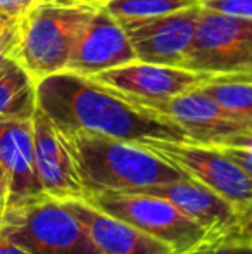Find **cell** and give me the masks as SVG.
<instances>
[{
  "mask_svg": "<svg viewBox=\"0 0 252 254\" xmlns=\"http://www.w3.org/2000/svg\"><path fill=\"white\" fill-rule=\"evenodd\" d=\"M37 106L62 135L92 133L130 142H190L171 120L88 76L61 71L37 81Z\"/></svg>",
  "mask_w": 252,
  "mask_h": 254,
  "instance_id": "1",
  "label": "cell"
},
{
  "mask_svg": "<svg viewBox=\"0 0 252 254\" xmlns=\"http://www.w3.org/2000/svg\"><path fill=\"white\" fill-rule=\"evenodd\" d=\"M85 185L90 192H145L187 177L140 142L92 133L62 135Z\"/></svg>",
  "mask_w": 252,
  "mask_h": 254,
  "instance_id": "2",
  "label": "cell"
},
{
  "mask_svg": "<svg viewBox=\"0 0 252 254\" xmlns=\"http://www.w3.org/2000/svg\"><path fill=\"white\" fill-rule=\"evenodd\" d=\"M99 5L42 0L19 19L14 59L35 80L66 71L78 37Z\"/></svg>",
  "mask_w": 252,
  "mask_h": 254,
  "instance_id": "3",
  "label": "cell"
},
{
  "mask_svg": "<svg viewBox=\"0 0 252 254\" xmlns=\"http://www.w3.org/2000/svg\"><path fill=\"white\" fill-rule=\"evenodd\" d=\"M0 239L35 254H102L85 225L50 197L7 209Z\"/></svg>",
  "mask_w": 252,
  "mask_h": 254,
  "instance_id": "4",
  "label": "cell"
},
{
  "mask_svg": "<svg viewBox=\"0 0 252 254\" xmlns=\"http://www.w3.org/2000/svg\"><path fill=\"white\" fill-rule=\"evenodd\" d=\"M85 199L168 244L176 254H190L212 242L207 230L182 213L173 202L159 195L149 192L105 190L90 192Z\"/></svg>",
  "mask_w": 252,
  "mask_h": 254,
  "instance_id": "5",
  "label": "cell"
},
{
  "mask_svg": "<svg viewBox=\"0 0 252 254\" xmlns=\"http://www.w3.org/2000/svg\"><path fill=\"white\" fill-rule=\"evenodd\" d=\"M185 69L223 74H252V19L228 16L201 5Z\"/></svg>",
  "mask_w": 252,
  "mask_h": 254,
  "instance_id": "6",
  "label": "cell"
},
{
  "mask_svg": "<svg viewBox=\"0 0 252 254\" xmlns=\"http://www.w3.org/2000/svg\"><path fill=\"white\" fill-rule=\"evenodd\" d=\"M145 147L176 166L192 180L205 185L242 209L252 204V178L214 145L175 140H145Z\"/></svg>",
  "mask_w": 252,
  "mask_h": 254,
  "instance_id": "7",
  "label": "cell"
},
{
  "mask_svg": "<svg viewBox=\"0 0 252 254\" xmlns=\"http://www.w3.org/2000/svg\"><path fill=\"white\" fill-rule=\"evenodd\" d=\"M128 99V97H126ZM131 101V99H130ZM140 104L178 125L190 142L218 145L225 138L252 130V121L242 120L223 109L201 87L171 97L168 101H131Z\"/></svg>",
  "mask_w": 252,
  "mask_h": 254,
  "instance_id": "8",
  "label": "cell"
},
{
  "mask_svg": "<svg viewBox=\"0 0 252 254\" xmlns=\"http://www.w3.org/2000/svg\"><path fill=\"white\" fill-rule=\"evenodd\" d=\"M201 2L189 9L149 19L119 21L138 61L183 67L197 31Z\"/></svg>",
  "mask_w": 252,
  "mask_h": 254,
  "instance_id": "9",
  "label": "cell"
},
{
  "mask_svg": "<svg viewBox=\"0 0 252 254\" xmlns=\"http://www.w3.org/2000/svg\"><path fill=\"white\" fill-rule=\"evenodd\" d=\"M90 78L114 88L131 101H168L192 88L202 87L216 76L178 66L135 61Z\"/></svg>",
  "mask_w": 252,
  "mask_h": 254,
  "instance_id": "10",
  "label": "cell"
},
{
  "mask_svg": "<svg viewBox=\"0 0 252 254\" xmlns=\"http://www.w3.org/2000/svg\"><path fill=\"white\" fill-rule=\"evenodd\" d=\"M135 61H138V57L125 28L99 5L78 37L66 71L90 78Z\"/></svg>",
  "mask_w": 252,
  "mask_h": 254,
  "instance_id": "11",
  "label": "cell"
},
{
  "mask_svg": "<svg viewBox=\"0 0 252 254\" xmlns=\"http://www.w3.org/2000/svg\"><path fill=\"white\" fill-rule=\"evenodd\" d=\"M31 121H33L35 166L44 194L55 201L85 197V185L62 133L38 107Z\"/></svg>",
  "mask_w": 252,
  "mask_h": 254,
  "instance_id": "12",
  "label": "cell"
},
{
  "mask_svg": "<svg viewBox=\"0 0 252 254\" xmlns=\"http://www.w3.org/2000/svg\"><path fill=\"white\" fill-rule=\"evenodd\" d=\"M61 202L85 225L102 254H176L168 244L114 214L105 213L85 197L62 199Z\"/></svg>",
  "mask_w": 252,
  "mask_h": 254,
  "instance_id": "13",
  "label": "cell"
},
{
  "mask_svg": "<svg viewBox=\"0 0 252 254\" xmlns=\"http://www.w3.org/2000/svg\"><path fill=\"white\" fill-rule=\"evenodd\" d=\"M0 164L9 178V209L47 197L35 166L33 121H0Z\"/></svg>",
  "mask_w": 252,
  "mask_h": 254,
  "instance_id": "14",
  "label": "cell"
},
{
  "mask_svg": "<svg viewBox=\"0 0 252 254\" xmlns=\"http://www.w3.org/2000/svg\"><path fill=\"white\" fill-rule=\"evenodd\" d=\"M145 192L173 202L182 213L207 230L212 242L219 241L230 230L239 213L235 204L226 201L212 189L192 180L190 177L157 185Z\"/></svg>",
  "mask_w": 252,
  "mask_h": 254,
  "instance_id": "15",
  "label": "cell"
},
{
  "mask_svg": "<svg viewBox=\"0 0 252 254\" xmlns=\"http://www.w3.org/2000/svg\"><path fill=\"white\" fill-rule=\"evenodd\" d=\"M37 80L19 64L0 74V121L31 120L37 111Z\"/></svg>",
  "mask_w": 252,
  "mask_h": 254,
  "instance_id": "16",
  "label": "cell"
},
{
  "mask_svg": "<svg viewBox=\"0 0 252 254\" xmlns=\"http://www.w3.org/2000/svg\"><path fill=\"white\" fill-rule=\"evenodd\" d=\"M201 88L228 113L252 121V74H223Z\"/></svg>",
  "mask_w": 252,
  "mask_h": 254,
  "instance_id": "17",
  "label": "cell"
},
{
  "mask_svg": "<svg viewBox=\"0 0 252 254\" xmlns=\"http://www.w3.org/2000/svg\"><path fill=\"white\" fill-rule=\"evenodd\" d=\"M199 2L201 0H107L101 7H104L118 21H126L166 16L189 9Z\"/></svg>",
  "mask_w": 252,
  "mask_h": 254,
  "instance_id": "18",
  "label": "cell"
},
{
  "mask_svg": "<svg viewBox=\"0 0 252 254\" xmlns=\"http://www.w3.org/2000/svg\"><path fill=\"white\" fill-rule=\"evenodd\" d=\"M219 241L252 246V204L239 209L233 225Z\"/></svg>",
  "mask_w": 252,
  "mask_h": 254,
  "instance_id": "19",
  "label": "cell"
},
{
  "mask_svg": "<svg viewBox=\"0 0 252 254\" xmlns=\"http://www.w3.org/2000/svg\"><path fill=\"white\" fill-rule=\"evenodd\" d=\"M201 5L228 16L252 19V0H201Z\"/></svg>",
  "mask_w": 252,
  "mask_h": 254,
  "instance_id": "20",
  "label": "cell"
},
{
  "mask_svg": "<svg viewBox=\"0 0 252 254\" xmlns=\"http://www.w3.org/2000/svg\"><path fill=\"white\" fill-rule=\"evenodd\" d=\"M17 40H19V19L0 12V51L12 57Z\"/></svg>",
  "mask_w": 252,
  "mask_h": 254,
  "instance_id": "21",
  "label": "cell"
},
{
  "mask_svg": "<svg viewBox=\"0 0 252 254\" xmlns=\"http://www.w3.org/2000/svg\"><path fill=\"white\" fill-rule=\"evenodd\" d=\"M190 254H252V246L216 241L202 246V248H199L197 251Z\"/></svg>",
  "mask_w": 252,
  "mask_h": 254,
  "instance_id": "22",
  "label": "cell"
},
{
  "mask_svg": "<svg viewBox=\"0 0 252 254\" xmlns=\"http://www.w3.org/2000/svg\"><path fill=\"white\" fill-rule=\"evenodd\" d=\"M214 147H219L226 156L232 157V159L252 178V149L228 147V145H214Z\"/></svg>",
  "mask_w": 252,
  "mask_h": 254,
  "instance_id": "23",
  "label": "cell"
},
{
  "mask_svg": "<svg viewBox=\"0 0 252 254\" xmlns=\"http://www.w3.org/2000/svg\"><path fill=\"white\" fill-rule=\"evenodd\" d=\"M38 2H42V0H0V12L21 19Z\"/></svg>",
  "mask_w": 252,
  "mask_h": 254,
  "instance_id": "24",
  "label": "cell"
},
{
  "mask_svg": "<svg viewBox=\"0 0 252 254\" xmlns=\"http://www.w3.org/2000/svg\"><path fill=\"white\" fill-rule=\"evenodd\" d=\"M9 209V178L0 164V223Z\"/></svg>",
  "mask_w": 252,
  "mask_h": 254,
  "instance_id": "25",
  "label": "cell"
},
{
  "mask_svg": "<svg viewBox=\"0 0 252 254\" xmlns=\"http://www.w3.org/2000/svg\"><path fill=\"white\" fill-rule=\"evenodd\" d=\"M218 145H228V147H242V149H252V130H247L244 133L233 135V137L225 138Z\"/></svg>",
  "mask_w": 252,
  "mask_h": 254,
  "instance_id": "26",
  "label": "cell"
},
{
  "mask_svg": "<svg viewBox=\"0 0 252 254\" xmlns=\"http://www.w3.org/2000/svg\"><path fill=\"white\" fill-rule=\"evenodd\" d=\"M0 254H35V253L26 251V249L19 248V246L5 241V239H0Z\"/></svg>",
  "mask_w": 252,
  "mask_h": 254,
  "instance_id": "27",
  "label": "cell"
},
{
  "mask_svg": "<svg viewBox=\"0 0 252 254\" xmlns=\"http://www.w3.org/2000/svg\"><path fill=\"white\" fill-rule=\"evenodd\" d=\"M14 64H17L16 59H12V57H10L9 54H5V52L0 51V74H2L3 71L9 69V67H12Z\"/></svg>",
  "mask_w": 252,
  "mask_h": 254,
  "instance_id": "28",
  "label": "cell"
},
{
  "mask_svg": "<svg viewBox=\"0 0 252 254\" xmlns=\"http://www.w3.org/2000/svg\"><path fill=\"white\" fill-rule=\"evenodd\" d=\"M54 2H61V3H88V5H102L107 0H54Z\"/></svg>",
  "mask_w": 252,
  "mask_h": 254,
  "instance_id": "29",
  "label": "cell"
}]
</instances>
